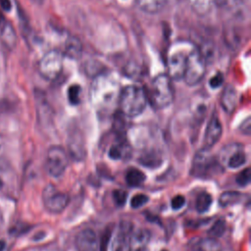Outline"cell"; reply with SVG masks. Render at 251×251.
I'll return each instance as SVG.
<instances>
[{
  "mask_svg": "<svg viewBox=\"0 0 251 251\" xmlns=\"http://www.w3.org/2000/svg\"><path fill=\"white\" fill-rule=\"evenodd\" d=\"M148 102L147 93L137 85H127L119 94L118 103L122 114L128 118H134L142 114Z\"/></svg>",
  "mask_w": 251,
  "mask_h": 251,
  "instance_id": "obj_1",
  "label": "cell"
},
{
  "mask_svg": "<svg viewBox=\"0 0 251 251\" xmlns=\"http://www.w3.org/2000/svg\"><path fill=\"white\" fill-rule=\"evenodd\" d=\"M119 84L112 77L101 75L95 78L91 88V100L95 107L101 109L111 107L120 94Z\"/></svg>",
  "mask_w": 251,
  "mask_h": 251,
  "instance_id": "obj_2",
  "label": "cell"
},
{
  "mask_svg": "<svg viewBox=\"0 0 251 251\" xmlns=\"http://www.w3.org/2000/svg\"><path fill=\"white\" fill-rule=\"evenodd\" d=\"M147 97H149L150 102L157 109L169 107L174 100L172 78L166 74L157 75L152 81L150 92L147 94Z\"/></svg>",
  "mask_w": 251,
  "mask_h": 251,
  "instance_id": "obj_3",
  "label": "cell"
},
{
  "mask_svg": "<svg viewBox=\"0 0 251 251\" xmlns=\"http://www.w3.org/2000/svg\"><path fill=\"white\" fill-rule=\"evenodd\" d=\"M206 73V60L197 48L190 49L187 60L183 79L187 85L193 86L199 83Z\"/></svg>",
  "mask_w": 251,
  "mask_h": 251,
  "instance_id": "obj_4",
  "label": "cell"
},
{
  "mask_svg": "<svg viewBox=\"0 0 251 251\" xmlns=\"http://www.w3.org/2000/svg\"><path fill=\"white\" fill-rule=\"evenodd\" d=\"M64 54L59 50H50L43 55L38 63L40 75L49 80L56 79L62 73Z\"/></svg>",
  "mask_w": 251,
  "mask_h": 251,
  "instance_id": "obj_5",
  "label": "cell"
},
{
  "mask_svg": "<svg viewBox=\"0 0 251 251\" xmlns=\"http://www.w3.org/2000/svg\"><path fill=\"white\" fill-rule=\"evenodd\" d=\"M69 164V157L65 149L61 146H51L46 154L45 168L49 176L53 177L61 176Z\"/></svg>",
  "mask_w": 251,
  "mask_h": 251,
  "instance_id": "obj_6",
  "label": "cell"
},
{
  "mask_svg": "<svg viewBox=\"0 0 251 251\" xmlns=\"http://www.w3.org/2000/svg\"><path fill=\"white\" fill-rule=\"evenodd\" d=\"M42 201L44 207L50 213H61L68 206L70 197L55 185L47 184L42 191Z\"/></svg>",
  "mask_w": 251,
  "mask_h": 251,
  "instance_id": "obj_7",
  "label": "cell"
},
{
  "mask_svg": "<svg viewBox=\"0 0 251 251\" xmlns=\"http://www.w3.org/2000/svg\"><path fill=\"white\" fill-rule=\"evenodd\" d=\"M219 167L217 161L209 154V150L201 149L195 155L192 166V174L197 176H207L210 172H215L216 168Z\"/></svg>",
  "mask_w": 251,
  "mask_h": 251,
  "instance_id": "obj_8",
  "label": "cell"
},
{
  "mask_svg": "<svg viewBox=\"0 0 251 251\" xmlns=\"http://www.w3.org/2000/svg\"><path fill=\"white\" fill-rule=\"evenodd\" d=\"M189 51H184L183 49H176L173 50L170 53L168 59V75L172 79L178 80L180 78H183L187 55Z\"/></svg>",
  "mask_w": 251,
  "mask_h": 251,
  "instance_id": "obj_9",
  "label": "cell"
},
{
  "mask_svg": "<svg viewBox=\"0 0 251 251\" xmlns=\"http://www.w3.org/2000/svg\"><path fill=\"white\" fill-rule=\"evenodd\" d=\"M221 159L230 169H237L245 164L246 155L241 144H229L226 146L221 154Z\"/></svg>",
  "mask_w": 251,
  "mask_h": 251,
  "instance_id": "obj_10",
  "label": "cell"
},
{
  "mask_svg": "<svg viewBox=\"0 0 251 251\" xmlns=\"http://www.w3.org/2000/svg\"><path fill=\"white\" fill-rule=\"evenodd\" d=\"M133 226L128 221H122L119 229L112 240L111 251H130V234Z\"/></svg>",
  "mask_w": 251,
  "mask_h": 251,
  "instance_id": "obj_11",
  "label": "cell"
},
{
  "mask_svg": "<svg viewBox=\"0 0 251 251\" xmlns=\"http://www.w3.org/2000/svg\"><path fill=\"white\" fill-rule=\"evenodd\" d=\"M223 132L222 124L216 114H213L207 125L203 140V149L210 150L221 138Z\"/></svg>",
  "mask_w": 251,
  "mask_h": 251,
  "instance_id": "obj_12",
  "label": "cell"
},
{
  "mask_svg": "<svg viewBox=\"0 0 251 251\" xmlns=\"http://www.w3.org/2000/svg\"><path fill=\"white\" fill-rule=\"evenodd\" d=\"M76 251H97L98 242L95 232L90 228L80 230L75 236Z\"/></svg>",
  "mask_w": 251,
  "mask_h": 251,
  "instance_id": "obj_13",
  "label": "cell"
},
{
  "mask_svg": "<svg viewBox=\"0 0 251 251\" xmlns=\"http://www.w3.org/2000/svg\"><path fill=\"white\" fill-rule=\"evenodd\" d=\"M220 103L224 111L227 114L233 113V111L236 109L238 103V94L232 85L228 84L225 87L221 95Z\"/></svg>",
  "mask_w": 251,
  "mask_h": 251,
  "instance_id": "obj_14",
  "label": "cell"
},
{
  "mask_svg": "<svg viewBox=\"0 0 251 251\" xmlns=\"http://www.w3.org/2000/svg\"><path fill=\"white\" fill-rule=\"evenodd\" d=\"M150 239V232L146 228H134L130 234V251H143Z\"/></svg>",
  "mask_w": 251,
  "mask_h": 251,
  "instance_id": "obj_15",
  "label": "cell"
},
{
  "mask_svg": "<svg viewBox=\"0 0 251 251\" xmlns=\"http://www.w3.org/2000/svg\"><path fill=\"white\" fill-rule=\"evenodd\" d=\"M69 153L75 161H82L86 156V150L82 136L73 135L69 140Z\"/></svg>",
  "mask_w": 251,
  "mask_h": 251,
  "instance_id": "obj_16",
  "label": "cell"
},
{
  "mask_svg": "<svg viewBox=\"0 0 251 251\" xmlns=\"http://www.w3.org/2000/svg\"><path fill=\"white\" fill-rule=\"evenodd\" d=\"M64 56L72 60H78L82 55V44L80 40L75 36H70L65 44Z\"/></svg>",
  "mask_w": 251,
  "mask_h": 251,
  "instance_id": "obj_17",
  "label": "cell"
},
{
  "mask_svg": "<svg viewBox=\"0 0 251 251\" xmlns=\"http://www.w3.org/2000/svg\"><path fill=\"white\" fill-rule=\"evenodd\" d=\"M0 37L5 45L9 48H13L16 45L17 34L13 26L6 22L5 20L0 18Z\"/></svg>",
  "mask_w": 251,
  "mask_h": 251,
  "instance_id": "obj_18",
  "label": "cell"
},
{
  "mask_svg": "<svg viewBox=\"0 0 251 251\" xmlns=\"http://www.w3.org/2000/svg\"><path fill=\"white\" fill-rule=\"evenodd\" d=\"M168 0H136L140 10L147 14H157L163 10Z\"/></svg>",
  "mask_w": 251,
  "mask_h": 251,
  "instance_id": "obj_19",
  "label": "cell"
},
{
  "mask_svg": "<svg viewBox=\"0 0 251 251\" xmlns=\"http://www.w3.org/2000/svg\"><path fill=\"white\" fill-rule=\"evenodd\" d=\"M145 174L136 168H129L126 172V181L129 186H139L145 181Z\"/></svg>",
  "mask_w": 251,
  "mask_h": 251,
  "instance_id": "obj_20",
  "label": "cell"
},
{
  "mask_svg": "<svg viewBox=\"0 0 251 251\" xmlns=\"http://www.w3.org/2000/svg\"><path fill=\"white\" fill-rule=\"evenodd\" d=\"M243 198V194L238 191H225L219 197V204L222 207H227L239 203Z\"/></svg>",
  "mask_w": 251,
  "mask_h": 251,
  "instance_id": "obj_21",
  "label": "cell"
},
{
  "mask_svg": "<svg viewBox=\"0 0 251 251\" xmlns=\"http://www.w3.org/2000/svg\"><path fill=\"white\" fill-rule=\"evenodd\" d=\"M129 146L125 141H120L119 143L113 145L109 150V157L114 160L125 159L129 155Z\"/></svg>",
  "mask_w": 251,
  "mask_h": 251,
  "instance_id": "obj_22",
  "label": "cell"
},
{
  "mask_svg": "<svg viewBox=\"0 0 251 251\" xmlns=\"http://www.w3.org/2000/svg\"><path fill=\"white\" fill-rule=\"evenodd\" d=\"M212 195L206 191H202L197 195V198L195 200V208L196 211L200 214L207 212L211 205H212Z\"/></svg>",
  "mask_w": 251,
  "mask_h": 251,
  "instance_id": "obj_23",
  "label": "cell"
},
{
  "mask_svg": "<svg viewBox=\"0 0 251 251\" xmlns=\"http://www.w3.org/2000/svg\"><path fill=\"white\" fill-rule=\"evenodd\" d=\"M198 251H222V245L217 238L205 237L197 242Z\"/></svg>",
  "mask_w": 251,
  "mask_h": 251,
  "instance_id": "obj_24",
  "label": "cell"
},
{
  "mask_svg": "<svg viewBox=\"0 0 251 251\" xmlns=\"http://www.w3.org/2000/svg\"><path fill=\"white\" fill-rule=\"evenodd\" d=\"M139 163H141L143 166L148 168H156L162 163V159L156 152L150 151L140 156Z\"/></svg>",
  "mask_w": 251,
  "mask_h": 251,
  "instance_id": "obj_25",
  "label": "cell"
},
{
  "mask_svg": "<svg viewBox=\"0 0 251 251\" xmlns=\"http://www.w3.org/2000/svg\"><path fill=\"white\" fill-rule=\"evenodd\" d=\"M226 222L223 219H219L212 225V226L208 230V234L210 237L219 238L223 236V234L226 232Z\"/></svg>",
  "mask_w": 251,
  "mask_h": 251,
  "instance_id": "obj_26",
  "label": "cell"
},
{
  "mask_svg": "<svg viewBox=\"0 0 251 251\" xmlns=\"http://www.w3.org/2000/svg\"><path fill=\"white\" fill-rule=\"evenodd\" d=\"M80 86L77 84H73L69 87L68 98L72 105L75 106L80 102Z\"/></svg>",
  "mask_w": 251,
  "mask_h": 251,
  "instance_id": "obj_27",
  "label": "cell"
},
{
  "mask_svg": "<svg viewBox=\"0 0 251 251\" xmlns=\"http://www.w3.org/2000/svg\"><path fill=\"white\" fill-rule=\"evenodd\" d=\"M148 200H149V198H148L147 195L142 194V193H138V194H135L130 199V206H131V208L137 209V208H140L143 205H145L148 202Z\"/></svg>",
  "mask_w": 251,
  "mask_h": 251,
  "instance_id": "obj_28",
  "label": "cell"
},
{
  "mask_svg": "<svg viewBox=\"0 0 251 251\" xmlns=\"http://www.w3.org/2000/svg\"><path fill=\"white\" fill-rule=\"evenodd\" d=\"M250 179H251V173L249 168H246L243 171H241L236 176V182L240 186H246L247 184H249Z\"/></svg>",
  "mask_w": 251,
  "mask_h": 251,
  "instance_id": "obj_29",
  "label": "cell"
},
{
  "mask_svg": "<svg viewBox=\"0 0 251 251\" xmlns=\"http://www.w3.org/2000/svg\"><path fill=\"white\" fill-rule=\"evenodd\" d=\"M126 196H127V193L123 189H116L113 192V199H114L116 205L120 206V207L124 206V204L126 203Z\"/></svg>",
  "mask_w": 251,
  "mask_h": 251,
  "instance_id": "obj_30",
  "label": "cell"
},
{
  "mask_svg": "<svg viewBox=\"0 0 251 251\" xmlns=\"http://www.w3.org/2000/svg\"><path fill=\"white\" fill-rule=\"evenodd\" d=\"M111 234H112V228L111 226H107L105 228V230L103 231L102 237H101V243H100V251H107V247H108V243L110 241L111 238Z\"/></svg>",
  "mask_w": 251,
  "mask_h": 251,
  "instance_id": "obj_31",
  "label": "cell"
},
{
  "mask_svg": "<svg viewBox=\"0 0 251 251\" xmlns=\"http://www.w3.org/2000/svg\"><path fill=\"white\" fill-rule=\"evenodd\" d=\"M184 204H185V198L182 195H176L171 201V206L174 210H179L184 206Z\"/></svg>",
  "mask_w": 251,
  "mask_h": 251,
  "instance_id": "obj_32",
  "label": "cell"
},
{
  "mask_svg": "<svg viewBox=\"0 0 251 251\" xmlns=\"http://www.w3.org/2000/svg\"><path fill=\"white\" fill-rule=\"evenodd\" d=\"M223 75H222V74H217L216 75H214L211 79H210V86L211 87H213V88H217V87H219L221 84H222V82H223Z\"/></svg>",
  "mask_w": 251,
  "mask_h": 251,
  "instance_id": "obj_33",
  "label": "cell"
},
{
  "mask_svg": "<svg viewBox=\"0 0 251 251\" xmlns=\"http://www.w3.org/2000/svg\"><path fill=\"white\" fill-rule=\"evenodd\" d=\"M0 6L4 11L9 12L12 9V2L11 0H0Z\"/></svg>",
  "mask_w": 251,
  "mask_h": 251,
  "instance_id": "obj_34",
  "label": "cell"
},
{
  "mask_svg": "<svg viewBox=\"0 0 251 251\" xmlns=\"http://www.w3.org/2000/svg\"><path fill=\"white\" fill-rule=\"evenodd\" d=\"M242 126H240V129H241L244 133L249 134V132H250V122H249V118H248L246 121L243 122Z\"/></svg>",
  "mask_w": 251,
  "mask_h": 251,
  "instance_id": "obj_35",
  "label": "cell"
},
{
  "mask_svg": "<svg viewBox=\"0 0 251 251\" xmlns=\"http://www.w3.org/2000/svg\"><path fill=\"white\" fill-rule=\"evenodd\" d=\"M6 248V243L4 240H0V251H4Z\"/></svg>",
  "mask_w": 251,
  "mask_h": 251,
  "instance_id": "obj_36",
  "label": "cell"
},
{
  "mask_svg": "<svg viewBox=\"0 0 251 251\" xmlns=\"http://www.w3.org/2000/svg\"><path fill=\"white\" fill-rule=\"evenodd\" d=\"M2 185H3V183H2V180H1V179H0V188H1V187H2Z\"/></svg>",
  "mask_w": 251,
  "mask_h": 251,
  "instance_id": "obj_37",
  "label": "cell"
},
{
  "mask_svg": "<svg viewBox=\"0 0 251 251\" xmlns=\"http://www.w3.org/2000/svg\"><path fill=\"white\" fill-rule=\"evenodd\" d=\"M161 251H168V250H165V249H163V250H161Z\"/></svg>",
  "mask_w": 251,
  "mask_h": 251,
  "instance_id": "obj_38",
  "label": "cell"
}]
</instances>
